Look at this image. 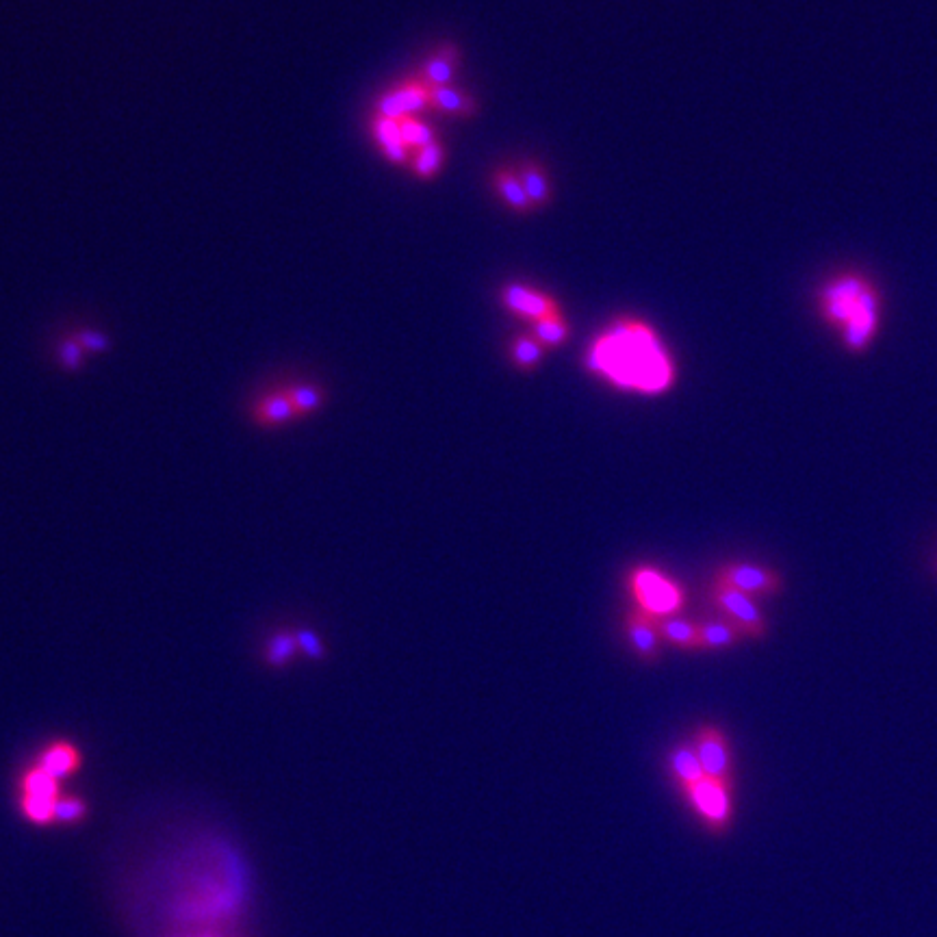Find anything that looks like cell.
Returning a JSON list of instances; mask_svg holds the SVG:
<instances>
[{"label":"cell","instance_id":"cell-1","mask_svg":"<svg viewBox=\"0 0 937 937\" xmlns=\"http://www.w3.org/2000/svg\"><path fill=\"white\" fill-rule=\"evenodd\" d=\"M586 365L616 387L647 395L666 391L675 378L671 356L656 332L634 319H619L603 332L588 350Z\"/></svg>","mask_w":937,"mask_h":937},{"label":"cell","instance_id":"cell-2","mask_svg":"<svg viewBox=\"0 0 937 937\" xmlns=\"http://www.w3.org/2000/svg\"><path fill=\"white\" fill-rule=\"evenodd\" d=\"M820 313L831 326L840 328L846 348L862 352L879 330L881 295L866 276H836L820 291Z\"/></svg>","mask_w":937,"mask_h":937},{"label":"cell","instance_id":"cell-3","mask_svg":"<svg viewBox=\"0 0 937 937\" xmlns=\"http://www.w3.org/2000/svg\"><path fill=\"white\" fill-rule=\"evenodd\" d=\"M630 588L638 608L656 616V619H664V616H669L684 606L682 586L675 584L656 569L638 567L636 571H632Z\"/></svg>","mask_w":937,"mask_h":937},{"label":"cell","instance_id":"cell-4","mask_svg":"<svg viewBox=\"0 0 937 937\" xmlns=\"http://www.w3.org/2000/svg\"><path fill=\"white\" fill-rule=\"evenodd\" d=\"M731 788L734 786H727L721 784V781L705 777L697 786H692L688 792H684L692 812L699 816L705 829L716 833V836L727 833L731 820H734V792H731Z\"/></svg>","mask_w":937,"mask_h":937},{"label":"cell","instance_id":"cell-5","mask_svg":"<svg viewBox=\"0 0 937 937\" xmlns=\"http://www.w3.org/2000/svg\"><path fill=\"white\" fill-rule=\"evenodd\" d=\"M712 599L716 603V608L725 614V619L734 625L742 636L760 640L768 634L766 616L760 608L755 606L753 597L740 593V590L714 582Z\"/></svg>","mask_w":937,"mask_h":937},{"label":"cell","instance_id":"cell-6","mask_svg":"<svg viewBox=\"0 0 937 937\" xmlns=\"http://www.w3.org/2000/svg\"><path fill=\"white\" fill-rule=\"evenodd\" d=\"M692 747L697 751L705 777L734 786V760H731L729 740L721 729L714 725L699 727Z\"/></svg>","mask_w":937,"mask_h":937},{"label":"cell","instance_id":"cell-7","mask_svg":"<svg viewBox=\"0 0 937 937\" xmlns=\"http://www.w3.org/2000/svg\"><path fill=\"white\" fill-rule=\"evenodd\" d=\"M716 584L729 586L740 590L744 595H775L784 588V580L766 567H757V564H725L716 573Z\"/></svg>","mask_w":937,"mask_h":937},{"label":"cell","instance_id":"cell-8","mask_svg":"<svg viewBox=\"0 0 937 937\" xmlns=\"http://www.w3.org/2000/svg\"><path fill=\"white\" fill-rule=\"evenodd\" d=\"M430 105V87L421 79L406 81L397 85L391 92L384 94L378 100V115L384 118H406V115H415L423 107Z\"/></svg>","mask_w":937,"mask_h":937},{"label":"cell","instance_id":"cell-9","mask_svg":"<svg viewBox=\"0 0 937 937\" xmlns=\"http://www.w3.org/2000/svg\"><path fill=\"white\" fill-rule=\"evenodd\" d=\"M502 304L510 313L530 319V322H538V319H545L551 315H560V306L556 300H551L547 293L534 291L523 285H508L502 291Z\"/></svg>","mask_w":937,"mask_h":937},{"label":"cell","instance_id":"cell-10","mask_svg":"<svg viewBox=\"0 0 937 937\" xmlns=\"http://www.w3.org/2000/svg\"><path fill=\"white\" fill-rule=\"evenodd\" d=\"M35 764L50 777H55L57 781H63L72 777L74 773H79L83 766V753L76 747L74 742L68 740H55L50 742L48 747L35 757Z\"/></svg>","mask_w":937,"mask_h":937},{"label":"cell","instance_id":"cell-11","mask_svg":"<svg viewBox=\"0 0 937 937\" xmlns=\"http://www.w3.org/2000/svg\"><path fill=\"white\" fill-rule=\"evenodd\" d=\"M627 634H630L636 653L645 662H656L660 656L658 619L645 610H632L627 616Z\"/></svg>","mask_w":937,"mask_h":937},{"label":"cell","instance_id":"cell-12","mask_svg":"<svg viewBox=\"0 0 937 937\" xmlns=\"http://www.w3.org/2000/svg\"><path fill=\"white\" fill-rule=\"evenodd\" d=\"M250 419L254 426H259L263 430H274L298 417H295L293 413V406L289 402L285 389H278V391L261 395L259 400L250 406Z\"/></svg>","mask_w":937,"mask_h":937},{"label":"cell","instance_id":"cell-13","mask_svg":"<svg viewBox=\"0 0 937 937\" xmlns=\"http://www.w3.org/2000/svg\"><path fill=\"white\" fill-rule=\"evenodd\" d=\"M669 768L682 792H688L692 786H697L701 779H705L697 751L692 744H677L669 755Z\"/></svg>","mask_w":937,"mask_h":937},{"label":"cell","instance_id":"cell-14","mask_svg":"<svg viewBox=\"0 0 937 937\" xmlns=\"http://www.w3.org/2000/svg\"><path fill=\"white\" fill-rule=\"evenodd\" d=\"M430 107L447 115H456V118H473L478 111V102L465 89L445 85L430 89Z\"/></svg>","mask_w":937,"mask_h":937},{"label":"cell","instance_id":"cell-15","mask_svg":"<svg viewBox=\"0 0 937 937\" xmlns=\"http://www.w3.org/2000/svg\"><path fill=\"white\" fill-rule=\"evenodd\" d=\"M458 48L452 44L441 46L436 53L426 61L421 70V81L432 87H445L452 85L454 74L458 70Z\"/></svg>","mask_w":937,"mask_h":937},{"label":"cell","instance_id":"cell-16","mask_svg":"<svg viewBox=\"0 0 937 937\" xmlns=\"http://www.w3.org/2000/svg\"><path fill=\"white\" fill-rule=\"evenodd\" d=\"M374 137L378 141V146L382 148L384 157L393 163H404L408 159V148L402 139L400 124H397L395 118H384V115H376L374 120Z\"/></svg>","mask_w":937,"mask_h":937},{"label":"cell","instance_id":"cell-17","mask_svg":"<svg viewBox=\"0 0 937 937\" xmlns=\"http://www.w3.org/2000/svg\"><path fill=\"white\" fill-rule=\"evenodd\" d=\"M282 389H285L293 406V413L298 419L315 415L326 402V393L322 387H317V384H289V387Z\"/></svg>","mask_w":937,"mask_h":937},{"label":"cell","instance_id":"cell-18","mask_svg":"<svg viewBox=\"0 0 937 937\" xmlns=\"http://www.w3.org/2000/svg\"><path fill=\"white\" fill-rule=\"evenodd\" d=\"M519 181L525 189V194H528L534 209L547 207L549 200H551V189H549L547 174H545V170L541 168V165L530 163V161L523 163L519 168Z\"/></svg>","mask_w":937,"mask_h":937},{"label":"cell","instance_id":"cell-19","mask_svg":"<svg viewBox=\"0 0 937 937\" xmlns=\"http://www.w3.org/2000/svg\"><path fill=\"white\" fill-rule=\"evenodd\" d=\"M59 784L55 777H50L46 770L37 764L27 768L20 777V797H42V799H59Z\"/></svg>","mask_w":937,"mask_h":937},{"label":"cell","instance_id":"cell-20","mask_svg":"<svg viewBox=\"0 0 937 937\" xmlns=\"http://www.w3.org/2000/svg\"><path fill=\"white\" fill-rule=\"evenodd\" d=\"M495 189L512 211L530 213L534 209L528 194H525V189L519 181V174H515L512 170H497L495 172Z\"/></svg>","mask_w":937,"mask_h":937},{"label":"cell","instance_id":"cell-21","mask_svg":"<svg viewBox=\"0 0 937 937\" xmlns=\"http://www.w3.org/2000/svg\"><path fill=\"white\" fill-rule=\"evenodd\" d=\"M660 638L682 649H701V625L682 619H658Z\"/></svg>","mask_w":937,"mask_h":937},{"label":"cell","instance_id":"cell-22","mask_svg":"<svg viewBox=\"0 0 937 937\" xmlns=\"http://www.w3.org/2000/svg\"><path fill=\"white\" fill-rule=\"evenodd\" d=\"M298 651H300V645H298V638H295V632H278L267 640L263 658L269 669H282V666H287L289 662L295 660Z\"/></svg>","mask_w":937,"mask_h":937},{"label":"cell","instance_id":"cell-23","mask_svg":"<svg viewBox=\"0 0 937 937\" xmlns=\"http://www.w3.org/2000/svg\"><path fill=\"white\" fill-rule=\"evenodd\" d=\"M742 634L729 621H710L701 625V649L734 647Z\"/></svg>","mask_w":937,"mask_h":937},{"label":"cell","instance_id":"cell-24","mask_svg":"<svg viewBox=\"0 0 937 937\" xmlns=\"http://www.w3.org/2000/svg\"><path fill=\"white\" fill-rule=\"evenodd\" d=\"M532 330L536 341L541 343L543 348H558V345L569 339V326L562 319V315L538 319V322H532Z\"/></svg>","mask_w":937,"mask_h":937},{"label":"cell","instance_id":"cell-25","mask_svg":"<svg viewBox=\"0 0 937 937\" xmlns=\"http://www.w3.org/2000/svg\"><path fill=\"white\" fill-rule=\"evenodd\" d=\"M397 124H400L402 139L408 150H421L434 144V139H436L434 131L426 122L415 118V115H406V118L397 120Z\"/></svg>","mask_w":937,"mask_h":937},{"label":"cell","instance_id":"cell-26","mask_svg":"<svg viewBox=\"0 0 937 937\" xmlns=\"http://www.w3.org/2000/svg\"><path fill=\"white\" fill-rule=\"evenodd\" d=\"M59 799H42V797H20V812L37 827H48L55 823V807Z\"/></svg>","mask_w":937,"mask_h":937},{"label":"cell","instance_id":"cell-27","mask_svg":"<svg viewBox=\"0 0 937 937\" xmlns=\"http://www.w3.org/2000/svg\"><path fill=\"white\" fill-rule=\"evenodd\" d=\"M545 348L532 337H517L512 343V361L519 369H534L543 361Z\"/></svg>","mask_w":937,"mask_h":937},{"label":"cell","instance_id":"cell-28","mask_svg":"<svg viewBox=\"0 0 937 937\" xmlns=\"http://www.w3.org/2000/svg\"><path fill=\"white\" fill-rule=\"evenodd\" d=\"M443 159H445V152H443V148L434 141V144L417 150L415 159H413V170H415V174H417L419 178H432V176L439 174L441 165H443Z\"/></svg>","mask_w":937,"mask_h":937},{"label":"cell","instance_id":"cell-29","mask_svg":"<svg viewBox=\"0 0 937 937\" xmlns=\"http://www.w3.org/2000/svg\"><path fill=\"white\" fill-rule=\"evenodd\" d=\"M87 812L89 807L81 797H74V794H70V797H59L55 807V823L76 825L87 816Z\"/></svg>","mask_w":937,"mask_h":937},{"label":"cell","instance_id":"cell-30","mask_svg":"<svg viewBox=\"0 0 937 937\" xmlns=\"http://www.w3.org/2000/svg\"><path fill=\"white\" fill-rule=\"evenodd\" d=\"M57 356H59V365L66 369V371H76L81 365H83V358H85V350L79 345V341H76L74 337L70 339H63L59 343V350H57Z\"/></svg>","mask_w":937,"mask_h":937},{"label":"cell","instance_id":"cell-31","mask_svg":"<svg viewBox=\"0 0 937 937\" xmlns=\"http://www.w3.org/2000/svg\"><path fill=\"white\" fill-rule=\"evenodd\" d=\"M295 638H298L300 651L306 653V656L311 660H324L326 658V647L322 643V638H319L313 630L300 627V630H295Z\"/></svg>","mask_w":937,"mask_h":937},{"label":"cell","instance_id":"cell-32","mask_svg":"<svg viewBox=\"0 0 937 937\" xmlns=\"http://www.w3.org/2000/svg\"><path fill=\"white\" fill-rule=\"evenodd\" d=\"M74 339L79 341L81 348L87 352H94V354H100V352H107L111 348V341L107 335H102L100 330H92V328H87V330H79L74 335Z\"/></svg>","mask_w":937,"mask_h":937}]
</instances>
